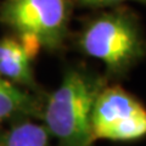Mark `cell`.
<instances>
[{
	"label": "cell",
	"instance_id": "cell-1",
	"mask_svg": "<svg viewBox=\"0 0 146 146\" xmlns=\"http://www.w3.org/2000/svg\"><path fill=\"white\" fill-rule=\"evenodd\" d=\"M104 86L101 77L88 71L71 68L63 74L42 111L44 125L57 146H93L91 111Z\"/></svg>",
	"mask_w": 146,
	"mask_h": 146
},
{
	"label": "cell",
	"instance_id": "cell-2",
	"mask_svg": "<svg viewBox=\"0 0 146 146\" xmlns=\"http://www.w3.org/2000/svg\"><path fill=\"white\" fill-rule=\"evenodd\" d=\"M82 52L101 61L107 72L121 76L146 54V42L135 18L127 11L102 13L91 20L78 39Z\"/></svg>",
	"mask_w": 146,
	"mask_h": 146
},
{
	"label": "cell",
	"instance_id": "cell-3",
	"mask_svg": "<svg viewBox=\"0 0 146 146\" xmlns=\"http://www.w3.org/2000/svg\"><path fill=\"white\" fill-rule=\"evenodd\" d=\"M71 0H4L0 22L9 27L34 58L39 50H56L65 42Z\"/></svg>",
	"mask_w": 146,
	"mask_h": 146
},
{
	"label": "cell",
	"instance_id": "cell-4",
	"mask_svg": "<svg viewBox=\"0 0 146 146\" xmlns=\"http://www.w3.org/2000/svg\"><path fill=\"white\" fill-rule=\"evenodd\" d=\"M94 139L134 141L146 136V108L122 86H104L91 111Z\"/></svg>",
	"mask_w": 146,
	"mask_h": 146
},
{
	"label": "cell",
	"instance_id": "cell-5",
	"mask_svg": "<svg viewBox=\"0 0 146 146\" xmlns=\"http://www.w3.org/2000/svg\"><path fill=\"white\" fill-rule=\"evenodd\" d=\"M32 56L15 36L0 39V76L13 84L34 88L35 80L32 70Z\"/></svg>",
	"mask_w": 146,
	"mask_h": 146
},
{
	"label": "cell",
	"instance_id": "cell-6",
	"mask_svg": "<svg viewBox=\"0 0 146 146\" xmlns=\"http://www.w3.org/2000/svg\"><path fill=\"white\" fill-rule=\"evenodd\" d=\"M40 100L0 76V123L21 118H42Z\"/></svg>",
	"mask_w": 146,
	"mask_h": 146
},
{
	"label": "cell",
	"instance_id": "cell-7",
	"mask_svg": "<svg viewBox=\"0 0 146 146\" xmlns=\"http://www.w3.org/2000/svg\"><path fill=\"white\" fill-rule=\"evenodd\" d=\"M50 138L44 124L21 118L12 121L5 130H0V146H50Z\"/></svg>",
	"mask_w": 146,
	"mask_h": 146
},
{
	"label": "cell",
	"instance_id": "cell-8",
	"mask_svg": "<svg viewBox=\"0 0 146 146\" xmlns=\"http://www.w3.org/2000/svg\"><path fill=\"white\" fill-rule=\"evenodd\" d=\"M124 1V0H78V3L84 6L90 7H101V6H108L113 5V4Z\"/></svg>",
	"mask_w": 146,
	"mask_h": 146
},
{
	"label": "cell",
	"instance_id": "cell-9",
	"mask_svg": "<svg viewBox=\"0 0 146 146\" xmlns=\"http://www.w3.org/2000/svg\"><path fill=\"white\" fill-rule=\"evenodd\" d=\"M136 1H141V3H146V0H136Z\"/></svg>",
	"mask_w": 146,
	"mask_h": 146
}]
</instances>
